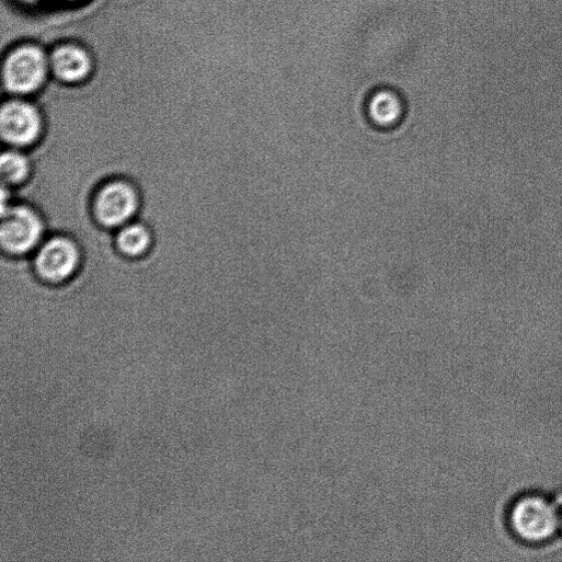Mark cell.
I'll list each match as a JSON object with an SVG mask.
<instances>
[{"label": "cell", "instance_id": "11", "mask_svg": "<svg viewBox=\"0 0 562 562\" xmlns=\"http://www.w3.org/2000/svg\"><path fill=\"white\" fill-rule=\"evenodd\" d=\"M60 2L64 4L73 5V4H79V3L83 2V0H60Z\"/></svg>", "mask_w": 562, "mask_h": 562}, {"label": "cell", "instance_id": "6", "mask_svg": "<svg viewBox=\"0 0 562 562\" xmlns=\"http://www.w3.org/2000/svg\"><path fill=\"white\" fill-rule=\"evenodd\" d=\"M509 527L521 541L538 544L550 540L560 529L561 516L549 500L525 495L509 511Z\"/></svg>", "mask_w": 562, "mask_h": 562}, {"label": "cell", "instance_id": "4", "mask_svg": "<svg viewBox=\"0 0 562 562\" xmlns=\"http://www.w3.org/2000/svg\"><path fill=\"white\" fill-rule=\"evenodd\" d=\"M36 276L50 285L72 280L81 271L83 252L80 243L67 233H49L31 256Z\"/></svg>", "mask_w": 562, "mask_h": 562}, {"label": "cell", "instance_id": "5", "mask_svg": "<svg viewBox=\"0 0 562 562\" xmlns=\"http://www.w3.org/2000/svg\"><path fill=\"white\" fill-rule=\"evenodd\" d=\"M46 116L41 105L25 98H10L0 110V137L11 148L30 151L44 138Z\"/></svg>", "mask_w": 562, "mask_h": 562}, {"label": "cell", "instance_id": "3", "mask_svg": "<svg viewBox=\"0 0 562 562\" xmlns=\"http://www.w3.org/2000/svg\"><path fill=\"white\" fill-rule=\"evenodd\" d=\"M0 246L2 254L12 257H30L48 236L43 214L32 204L14 200L0 211Z\"/></svg>", "mask_w": 562, "mask_h": 562}, {"label": "cell", "instance_id": "7", "mask_svg": "<svg viewBox=\"0 0 562 562\" xmlns=\"http://www.w3.org/2000/svg\"><path fill=\"white\" fill-rule=\"evenodd\" d=\"M51 77L60 85L78 88L95 74L96 60L92 51L79 42H64L49 53Z\"/></svg>", "mask_w": 562, "mask_h": 562}, {"label": "cell", "instance_id": "8", "mask_svg": "<svg viewBox=\"0 0 562 562\" xmlns=\"http://www.w3.org/2000/svg\"><path fill=\"white\" fill-rule=\"evenodd\" d=\"M154 242L151 228L136 219L114 231V244L117 251L128 259H140L150 253Z\"/></svg>", "mask_w": 562, "mask_h": 562}, {"label": "cell", "instance_id": "9", "mask_svg": "<svg viewBox=\"0 0 562 562\" xmlns=\"http://www.w3.org/2000/svg\"><path fill=\"white\" fill-rule=\"evenodd\" d=\"M34 173L33 159L28 151L9 147L0 157L2 185L19 190L25 186Z\"/></svg>", "mask_w": 562, "mask_h": 562}, {"label": "cell", "instance_id": "10", "mask_svg": "<svg viewBox=\"0 0 562 562\" xmlns=\"http://www.w3.org/2000/svg\"><path fill=\"white\" fill-rule=\"evenodd\" d=\"M371 121L382 127L392 126L402 115V104L399 98L389 91L377 93L369 104Z\"/></svg>", "mask_w": 562, "mask_h": 562}, {"label": "cell", "instance_id": "12", "mask_svg": "<svg viewBox=\"0 0 562 562\" xmlns=\"http://www.w3.org/2000/svg\"><path fill=\"white\" fill-rule=\"evenodd\" d=\"M560 529L562 530V516H561Z\"/></svg>", "mask_w": 562, "mask_h": 562}, {"label": "cell", "instance_id": "1", "mask_svg": "<svg viewBox=\"0 0 562 562\" xmlns=\"http://www.w3.org/2000/svg\"><path fill=\"white\" fill-rule=\"evenodd\" d=\"M79 160L98 179L91 197V210L96 223L106 230L116 231L138 219L142 208V197L136 183L119 175L103 177L81 159Z\"/></svg>", "mask_w": 562, "mask_h": 562}, {"label": "cell", "instance_id": "2", "mask_svg": "<svg viewBox=\"0 0 562 562\" xmlns=\"http://www.w3.org/2000/svg\"><path fill=\"white\" fill-rule=\"evenodd\" d=\"M50 77L49 53L36 43L12 47L3 60V87L11 98L28 99L41 94Z\"/></svg>", "mask_w": 562, "mask_h": 562}]
</instances>
